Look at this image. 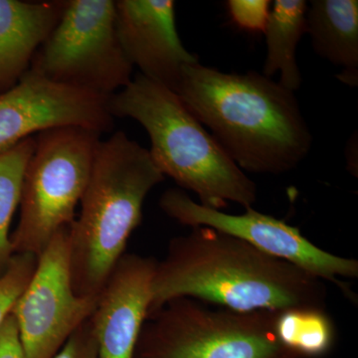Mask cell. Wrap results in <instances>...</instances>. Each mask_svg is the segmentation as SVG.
I'll list each match as a JSON object with an SVG mask.
<instances>
[{
  "label": "cell",
  "instance_id": "obj_8",
  "mask_svg": "<svg viewBox=\"0 0 358 358\" xmlns=\"http://www.w3.org/2000/svg\"><path fill=\"white\" fill-rule=\"evenodd\" d=\"M159 207L169 217L182 225L204 226L239 238L268 256L286 261L322 281L331 282L348 299H355L343 279L358 278V261L319 248L298 227L281 219L261 213L253 207L245 208L240 215L208 208L194 201L180 188L164 192Z\"/></svg>",
  "mask_w": 358,
  "mask_h": 358
},
{
  "label": "cell",
  "instance_id": "obj_13",
  "mask_svg": "<svg viewBox=\"0 0 358 358\" xmlns=\"http://www.w3.org/2000/svg\"><path fill=\"white\" fill-rule=\"evenodd\" d=\"M66 3L65 0H0V94L15 86L30 70Z\"/></svg>",
  "mask_w": 358,
  "mask_h": 358
},
{
  "label": "cell",
  "instance_id": "obj_16",
  "mask_svg": "<svg viewBox=\"0 0 358 358\" xmlns=\"http://www.w3.org/2000/svg\"><path fill=\"white\" fill-rule=\"evenodd\" d=\"M274 327L280 343L299 358L326 357L336 343V326L324 308L278 310Z\"/></svg>",
  "mask_w": 358,
  "mask_h": 358
},
{
  "label": "cell",
  "instance_id": "obj_3",
  "mask_svg": "<svg viewBox=\"0 0 358 358\" xmlns=\"http://www.w3.org/2000/svg\"><path fill=\"white\" fill-rule=\"evenodd\" d=\"M164 178L148 150L124 131L101 141L81 210L69 228L75 293L98 296L143 220L148 193Z\"/></svg>",
  "mask_w": 358,
  "mask_h": 358
},
{
  "label": "cell",
  "instance_id": "obj_20",
  "mask_svg": "<svg viewBox=\"0 0 358 358\" xmlns=\"http://www.w3.org/2000/svg\"><path fill=\"white\" fill-rule=\"evenodd\" d=\"M53 358H100L95 334L89 320L70 336Z\"/></svg>",
  "mask_w": 358,
  "mask_h": 358
},
{
  "label": "cell",
  "instance_id": "obj_1",
  "mask_svg": "<svg viewBox=\"0 0 358 358\" xmlns=\"http://www.w3.org/2000/svg\"><path fill=\"white\" fill-rule=\"evenodd\" d=\"M178 298L241 313L326 310L327 287L239 238L199 226L173 238L157 261L148 315Z\"/></svg>",
  "mask_w": 358,
  "mask_h": 358
},
{
  "label": "cell",
  "instance_id": "obj_7",
  "mask_svg": "<svg viewBox=\"0 0 358 358\" xmlns=\"http://www.w3.org/2000/svg\"><path fill=\"white\" fill-rule=\"evenodd\" d=\"M115 24V1L67 0L30 70L71 88L110 96L133 80Z\"/></svg>",
  "mask_w": 358,
  "mask_h": 358
},
{
  "label": "cell",
  "instance_id": "obj_12",
  "mask_svg": "<svg viewBox=\"0 0 358 358\" xmlns=\"http://www.w3.org/2000/svg\"><path fill=\"white\" fill-rule=\"evenodd\" d=\"M115 24L133 67L173 91L183 68L199 62L179 37L173 0H117Z\"/></svg>",
  "mask_w": 358,
  "mask_h": 358
},
{
  "label": "cell",
  "instance_id": "obj_10",
  "mask_svg": "<svg viewBox=\"0 0 358 358\" xmlns=\"http://www.w3.org/2000/svg\"><path fill=\"white\" fill-rule=\"evenodd\" d=\"M110 96L54 83L28 71L0 94V154L33 134L79 127L103 134L114 128Z\"/></svg>",
  "mask_w": 358,
  "mask_h": 358
},
{
  "label": "cell",
  "instance_id": "obj_17",
  "mask_svg": "<svg viewBox=\"0 0 358 358\" xmlns=\"http://www.w3.org/2000/svg\"><path fill=\"white\" fill-rule=\"evenodd\" d=\"M35 138H28L0 154V275L14 255L10 224L20 206L26 166L34 152Z\"/></svg>",
  "mask_w": 358,
  "mask_h": 358
},
{
  "label": "cell",
  "instance_id": "obj_4",
  "mask_svg": "<svg viewBox=\"0 0 358 358\" xmlns=\"http://www.w3.org/2000/svg\"><path fill=\"white\" fill-rule=\"evenodd\" d=\"M114 117L138 122L150 140V157L164 176L197 195L199 204L222 210L228 203L253 207L257 185L230 159L178 94L138 74L110 96Z\"/></svg>",
  "mask_w": 358,
  "mask_h": 358
},
{
  "label": "cell",
  "instance_id": "obj_5",
  "mask_svg": "<svg viewBox=\"0 0 358 358\" xmlns=\"http://www.w3.org/2000/svg\"><path fill=\"white\" fill-rule=\"evenodd\" d=\"M101 136L92 129L61 127L35 136L23 178L20 222L10 235L14 254L38 257L58 232L74 222Z\"/></svg>",
  "mask_w": 358,
  "mask_h": 358
},
{
  "label": "cell",
  "instance_id": "obj_19",
  "mask_svg": "<svg viewBox=\"0 0 358 358\" xmlns=\"http://www.w3.org/2000/svg\"><path fill=\"white\" fill-rule=\"evenodd\" d=\"M272 2L268 0H229L226 2L230 20L244 31L263 32L267 25Z\"/></svg>",
  "mask_w": 358,
  "mask_h": 358
},
{
  "label": "cell",
  "instance_id": "obj_9",
  "mask_svg": "<svg viewBox=\"0 0 358 358\" xmlns=\"http://www.w3.org/2000/svg\"><path fill=\"white\" fill-rule=\"evenodd\" d=\"M69 228L38 256L31 281L14 306L25 358H53L95 310L96 298L73 289Z\"/></svg>",
  "mask_w": 358,
  "mask_h": 358
},
{
  "label": "cell",
  "instance_id": "obj_15",
  "mask_svg": "<svg viewBox=\"0 0 358 358\" xmlns=\"http://www.w3.org/2000/svg\"><path fill=\"white\" fill-rule=\"evenodd\" d=\"M308 6L305 0H275L264 30L267 55L263 75L272 78L279 73V83L294 93L301 85L296 49L307 33Z\"/></svg>",
  "mask_w": 358,
  "mask_h": 358
},
{
  "label": "cell",
  "instance_id": "obj_6",
  "mask_svg": "<svg viewBox=\"0 0 358 358\" xmlns=\"http://www.w3.org/2000/svg\"><path fill=\"white\" fill-rule=\"evenodd\" d=\"M275 312H234L190 298L148 315L134 358H299L280 343Z\"/></svg>",
  "mask_w": 358,
  "mask_h": 358
},
{
  "label": "cell",
  "instance_id": "obj_2",
  "mask_svg": "<svg viewBox=\"0 0 358 358\" xmlns=\"http://www.w3.org/2000/svg\"><path fill=\"white\" fill-rule=\"evenodd\" d=\"M174 92L244 173H289L312 148L294 92L272 78L196 62L183 68Z\"/></svg>",
  "mask_w": 358,
  "mask_h": 358
},
{
  "label": "cell",
  "instance_id": "obj_18",
  "mask_svg": "<svg viewBox=\"0 0 358 358\" xmlns=\"http://www.w3.org/2000/svg\"><path fill=\"white\" fill-rule=\"evenodd\" d=\"M37 262L38 257L33 254H14L0 275V327L31 281Z\"/></svg>",
  "mask_w": 358,
  "mask_h": 358
},
{
  "label": "cell",
  "instance_id": "obj_14",
  "mask_svg": "<svg viewBox=\"0 0 358 358\" xmlns=\"http://www.w3.org/2000/svg\"><path fill=\"white\" fill-rule=\"evenodd\" d=\"M307 33L317 55L343 67L339 80L357 86V0H313L308 6Z\"/></svg>",
  "mask_w": 358,
  "mask_h": 358
},
{
  "label": "cell",
  "instance_id": "obj_21",
  "mask_svg": "<svg viewBox=\"0 0 358 358\" xmlns=\"http://www.w3.org/2000/svg\"><path fill=\"white\" fill-rule=\"evenodd\" d=\"M0 358H25L20 331L13 313L0 327Z\"/></svg>",
  "mask_w": 358,
  "mask_h": 358
},
{
  "label": "cell",
  "instance_id": "obj_11",
  "mask_svg": "<svg viewBox=\"0 0 358 358\" xmlns=\"http://www.w3.org/2000/svg\"><path fill=\"white\" fill-rule=\"evenodd\" d=\"M157 265L150 257L124 253L113 268L89 319L100 358H134Z\"/></svg>",
  "mask_w": 358,
  "mask_h": 358
}]
</instances>
